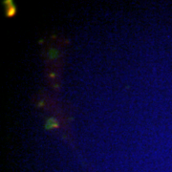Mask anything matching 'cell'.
Instances as JSON below:
<instances>
[{
  "label": "cell",
  "mask_w": 172,
  "mask_h": 172,
  "mask_svg": "<svg viewBox=\"0 0 172 172\" xmlns=\"http://www.w3.org/2000/svg\"><path fill=\"white\" fill-rule=\"evenodd\" d=\"M58 127V123L55 118H50L47 120L45 123V129L46 130H52Z\"/></svg>",
  "instance_id": "7a4b0ae2"
},
{
  "label": "cell",
  "mask_w": 172,
  "mask_h": 172,
  "mask_svg": "<svg viewBox=\"0 0 172 172\" xmlns=\"http://www.w3.org/2000/svg\"><path fill=\"white\" fill-rule=\"evenodd\" d=\"M4 3L6 7V16L7 17L15 16L16 14V7L15 6L14 3H12V1H11V0H6V1H4Z\"/></svg>",
  "instance_id": "6da1fadb"
}]
</instances>
